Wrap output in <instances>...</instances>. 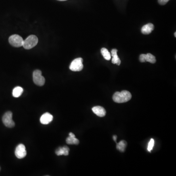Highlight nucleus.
Wrapping results in <instances>:
<instances>
[{
  "label": "nucleus",
  "mask_w": 176,
  "mask_h": 176,
  "mask_svg": "<svg viewBox=\"0 0 176 176\" xmlns=\"http://www.w3.org/2000/svg\"><path fill=\"white\" fill-rule=\"evenodd\" d=\"M131 98V94L129 91L124 90L121 92H116L113 95V99L115 102L123 103L129 101Z\"/></svg>",
  "instance_id": "1"
},
{
  "label": "nucleus",
  "mask_w": 176,
  "mask_h": 176,
  "mask_svg": "<svg viewBox=\"0 0 176 176\" xmlns=\"http://www.w3.org/2000/svg\"><path fill=\"white\" fill-rule=\"evenodd\" d=\"M38 42V39L37 36L34 35H30L24 41L23 47L27 50H29L36 46Z\"/></svg>",
  "instance_id": "2"
},
{
  "label": "nucleus",
  "mask_w": 176,
  "mask_h": 176,
  "mask_svg": "<svg viewBox=\"0 0 176 176\" xmlns=\"http://www.w3.org/2000/svg\"><path fill=\"white\" fill-rule=\"evenodd\" d=\"M9 41L11 46L14 47L19 48L23 46L24 40H23L21 36L14 34L10 36Z\"/></svg>",
  "instance_id": "3"
},
{
  "label": "nucleus",
  "mask_w": 176,
  "mask_h": 176,
  "mask_svg": "<svg viewBox=\"0 0 176 176\" xmlns=\"http://www.w3.org/2000/svg\"><path fill=\"white\" fill-rule=\"evenodd\" d=\"M33 79L34 83L39 86H42L45 84V79L42 75V71H34L33 73Z\"/></svg>",
  "instance_id": "4"
},
{
  "label": "nucleus",
  "mask_w": 176,
  "mask_h": 176,
  "mask_svg": "<svg viewBox=\"0 0 176 176\" xmlns=\"http://www.w3.org/2000/svg\"><path fill=\"white\" fill-rule=\"evenodd\" d=\"M83 59L82 58H78L72 61L70 66V69L73 71H79L83 69Z\"/></svg>",
  "instance_id": "5"
},
{
  "label": "nucleus",
  "mask_w": 176,
  "mask_h": 176,
  "mask_svg": "<svg viewBox=\"0 0 176 176\" xmlns=\"http://www.w3.org/2000/svg\"><path fill=\"white\" fill-rule=\"evenodd\" d=\"M2 122L6 126L9 128H13L15 126V122L12 120V113L11 112H7L2 117Z\"/></svg>",
  "instance_id": "6"
},
{
  "label": "nucleus",
  "mask_w": 176,
  "mask_h": 176,
  "mask_svg": "<svg viewBox=\"0 0 176 176\" xmlns=\"http://www.w3.org/2000/svg\"><path fill=\"white\" fill-rule=\"evenodd\" d=\"M15 155L17 158L19 159L24 158L27 155V151L24 145L23 144L18 145L15 149Z\"/></svg>",
  "instance_id": "7"
},
{
  "label": "nucleus",
  "mask_w": 176,
  "mask_h": 176,
  "mask_svg": "<svg viewBox=\"0 0 176 176\" xmlns=\"http://www.w3.org/2000/svg\"><path fill=\"white\" fill-rule=\"evenodd\" d=\"M140 61L141 62H148L152 64H154L156 62V59L155 56L151 53H147L146 54H141L140 56Z\"/></svg>",
  "instance_id": "8"
},
{
  "label": "nucleus",
  "mask_w": 176,
  "mask_h": 176,
  "mask_svg": "<svg viewBox=\"0 0 176 176\" xmlns=\"http://www.w3.org/2000/svg\"><path fill=\"white\" fill-rule=\"evenodd\" d=\"M52 120H53V116L51 115V113H46L41 116L40 121L42 124L46 125L52 122Z\"/></svg>",
  "instance_id": "9"
},
{
  "label": "nucleus",
  "mask_w": 176,
  "mask_h": 176,
  "mask_svg": "<svg viewBox=\"0 0 176 176\" xmlns=\"http://www.w3.org/2000/svg\"><path fill=\"white\" fill-rule=\"evenodd\" d=\"M94 113L99 117H104L106 115V112L105 109L101 106H95L92 108Z\"/></svg>",
  "instance_id": "10"
},
{
  "label": "nucleus",
  "mask_w": 176,
  "mask_h": 176,
  "mask_svg": "<svg viewBox=\"0 0 176 176\" xmlns=\"http://www.w3.org/2000/svg\"><path fill=\"white\" fill-rule=\"evenodd\" d=\"M154 29V25L151 23H149L142 27L141 29V33L143 34H149L152 33Z\"/></svg>",
  "instance_id": "11"
},
{
  "label": "nucleus",
  "mask_w": 176,
  "mask_h": 176,
  "mask_svg": "<svg viewBox=\"0 0 176 176\" xmlns=\"http://www.w3.org/2000/svg\"><path fill=\"white\" fill-rule=\"evenodd\" d=\"M69 135V137L66 139L67 143L69 145H78L79 143V141L75 138V134L70 133Z\"/></svg>",
  "instance_id": "12"
},
{
  "label": "nucleus",
  "mask_w": 176,
  "mask_h": 176,
  "mask_svg": "<svg viewBox=\"0 0 176 176\" xmlns=\"http://www.w3.org/2000/svg\"><path fill=\"white\" fill-rule=\"evenodd\" d=\"M117 49H113L111 51V54L113 57L112 62L113 64H117V65L120 66L121 65V61L117 55Z\"/></svg>",
  "instance_id": "13"
},
{
  "label": "nucleus",
  "mask_w": 176,
  "mask_h": 176,
  "mask_svg": "<svg viewBox=\"0 0 176 176\" xmlns=\"http://www.w3.org/2000/svg\"><path fill=\"white\" fill-rule=\"evenodd\" d=\"M70 149L67 146H64L62 147H59L55 151L56 154L57 156H68L69 155Z\"/></svg>",
  "instance_id": "14"
},
{
  "label": "nucleus",
  "mask_w": 176,
  "mask_h": 176,
  "mask_svg": "<svg viewBox=\"0 0 176 176\" xmlns=\"http://www.w3.org/2000/svg\"><path fill=\"white\" fill-rule=\"evenodd\" d=\"M23 93V89L22 87H16L13 90L12 95L14 98H19Z\"/></svg>",
  "instance_id": "15"
},
{
  "label": "nucleus",
  "mask_w": 176,
  "mask_h": 176,
  "mask_svg": "<svg viewBox=\"0 0 176 176\" xmlns=\"http://www.w3.org/2000/svg\"><path fill=\"white\" fill-rule=\"evenodd\" d=\"M127 145V143L126 141L125 140H121L118 143H117V149L121 152H124L125 150Z\"/></svg>",
  "instance_id": "16"
},
{
  "label": "nucleus",
  "mask_w": 176,
  "mask_h": 176,
  "mask_svg": "<svg viewBox=\"0 0 176 176\" xmlns=\"http://www.w3.org/2000/svg\"><path fill=\"white\" fill-rule=\"evenodd\" d=\"M101 53L103 57L106 59V60H110L111 58V54L108 50L105 48H103L101 50Z\"/></svg>",
  "instance_id": "17"
},
{
  "label": "nucleus",
  "mask_w": 176,
  "mask_h": 176,
  "mask_svg": "<svg viewBox=\"0 0 176 176\" xmlns=\"http://www.w3.org/2000/svg\"><path fill=\"white\" fill-rule=\"evenodd\" d=\"M154 142V140L153 139H151V140H150L148 145V148H147V149H148V151L149 152H151V150L153 148Z\"/></svg>",
  "instance_id": "18"
},
{
  "label": "nucleus",
  "mask_w": 176,
  "mask_h": 176,
  "mask_svg": "<svg viewBox=\"0 0 176 176\" xmlns=\"http://www.w3.org/2000/svg\"><path fill=\"white\" fill-rule=\"evenodd\" d=\"M169 1V0H158V2L160 5H165Z\"/></svg>",
  "instance_id": "19"
},
{
  "label": "nucleus",
  "mask_w": 176,
  "mask_h": 176,
  "mask_svg": "<svg viewBox=\"0 0 176 176\" xmlns=\"http://www.w3.org/2000/svg\"><path fill=\"white\" fill-rule=\"evenodd\" d=\"M117 136L116 135L113 136V139L114 141L117 143Z\"/></svg>",
  "instance_id": "20"
},
{
  "label": "nucleus",
  "mask_w": 176,
  "mask_h": 176,
  "mask_svg": "<svg viewBox=\"0 0 176 176\" xmlns=\"http://www.w3.org/2000/svg\"><path fill=\"white\" fill-rule=\"evenodd\" d=\"M58 1H65L67 0H58Z\"/></svg>",
  "instance_id": "21"
},
{
  "label": "nucleus",
  "mask_w": 176,
  "mask_h": 176,
  "mask_svg": "<svg viewBox=\"0 0 176 176\" xmlns=\"http://www.w3.org/2000/svg\"><path fill=\"white\" fill-rule=\"evenodd\" d=\"M174 35H175V37H176V33L175 32V33H174Z\"/></svg>",
  "instance_id": "22"
},
{
  "label": "nucleus",
  "mask_w": 176,
  "mask_h": 176,
  "mask_svg": "<svg viewBox=\"0 0 176 176\" xmlns=\"http://www.w3.org/2000/svg\"><path fill=\"white\" fill-rule=\"evenodd\" d=\"M0 170H1V167H0Z\"/></svg>",
  "instance_id": "23"
}]
</instances>
